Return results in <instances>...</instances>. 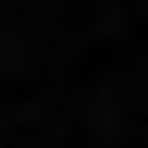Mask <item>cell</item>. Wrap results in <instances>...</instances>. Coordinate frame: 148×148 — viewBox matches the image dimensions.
I'll use <instances>...</instances> for the list:
<instances>
[]
</instances>
